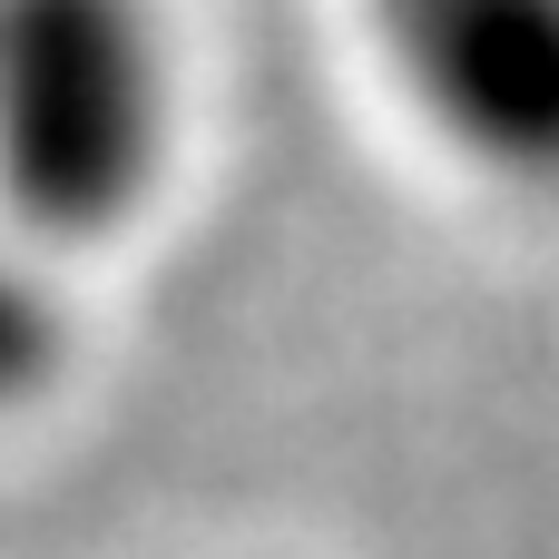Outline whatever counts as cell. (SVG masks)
I'll return each instance as SVG.
<instances>
[{"label": "cell", "mask_w": 559, "mask_h": 559, "mask_svg": "<svg viewBox=\"0 0 559 559\" xmlns=\"http://www.w3.org/2000/svg\"><path fill=\"white\" fill-rule=\"evenodd\" d=\"M167 0H0V216L39 255L118 246L177 177Z\"/></svg>", "instance_id": "cell-1"}, {"label": "cell", "mask_w": 559, "mask_h": 559, "mask_svg": "<svg viewBox=\"0 0 559 559\" xmlns=\"http://www.w3.org/2000/svg\"><path fill=\"white\" fill-rule=\"evenodd\" d=\"M364 29L462 167L559 197V0H364Z\"/></svg>", "instance_id": "cell-2"}, {"label": "cell", "mask_w": 559, "mask_h": 559, "mask_svg": "<svg viewBox=\"0 0 559 559\" xmlns=\"http://www.w3.org/2000/svg\"><path fill=\"white\" fill-rule=\"evenodd\" d=\"M69 354H79V314L59 295V255H39L0 216V423L49 403L69 383Z\"/></svg>", "instance_id": "cell-3"}]
</instances>
